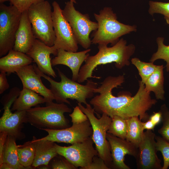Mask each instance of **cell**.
Segmentation results:
<instances>
[{
  "instance_id": "6da1fadb",
  "label": "cell",
  "mask_w": 169,
  "mask_h": 169,
  "mask_svg": "<svg viewBox=\"0 0 169 169\" xmlns=\"http://www.w3.org/2000/svg\"><path fill=\"white\" fill-rule=\"evenodd\" d=\"M124 75L109 76L102 82L101 85L94 90L99 94L90 101L97 114H105L112 118L119 116L125 119L137 116L141 121L148 120L150 116L147 112L157 102L152 99L150 93L146 91L145 84L139 81V88L133 96L128 92H120L117 96L112 94L113 89L120 86L124 81Z\"/></svg>"
},
{
  "instance_id": "7a4b0ae2",
  "label": "cell",
  "mask_w": 169,
  "mask_h": 169,
  "mask_svg": "<svg viewBox=\"0 0 169 169\" xmlns=\"http://www.w3.org/2000/svg\"><path fill=\"white\" fill-rule=\"evenodd\" d=\"M98 48V53L93 56L89 55L81 67L77 80L78 83H83L90 78L100 79L99 77L93 75L94 70L98 65L115 63L116 67L120 69L129 66L130 58L136 50L134 44L127 45L126 41L123 38L112 47L99 44Z\"/></svg>"
},
{
  "instance_id": "3957f363",
  "label": "cell",
  "mask_w": 169,
  "mask_h": 169,
  "mask_svg": "<svg viewBox=\"0 0 169 169\" xmlns=\"http://www.w3.org/2000/svg\"><path fill=\"white\" fill-rule=\"evenodd\" d=\"M36 72L50 83V89L55 96L56 101L59 103L70 104L68 99L76 100L78 103L86 105L87 99L92 97L97 83L88 80L85 85H82L69 78L60 70L57 68L61 80L58 82L42 72L35 64H33Z\"/></svg>"
},
{
  "instance_id": "277c9868",
  "label": "cell",
  "mask_w": 169,
  "mask_h": 169,
  "mask_svg": "<svg viewBox=\"0 0 169 169\" xmlns=\"http://www.w3.org/2000/svg\"><path fill=\"white\" fill-rule=\"evenodd\" d=\"M98 23V28L91 35L92 44L113 45L120 40L121 36L137 30L135 25L125 24L119 22L116 13L111 8L105 7L99 13L94 14Z\"/></svg>"
},
{
  "instance_id": "5b68a950",
  "label": "cell",
  "mask_w": 169,
  "mask_h": 169,
  "mask_svg": "<svg viewBox=\"0 0 169 169\" xmlns=\"http://www.w3.org/2000/svg\"><path fill=\"white\" fill-rule=\"evenodd\" d=\"M72 109L64 103H46L45 107H36L26 111L28 122L40 130L60 129L69 127L64 114Z\"/></svg>"
},
{
  "instance_id": "8992f818",
  "label": "cell",
  "mask_w": 169,
  "mask_h": 169,
  "mask_svg": "<svg viewBox=\"0 0 169 169\" xmlns=\"http://www.w3.org/2000/svg\"><path fill=\"white\" fill-rule=\"evenodd\" d=\"M78 106L87 116L92 128V138L98 151V156L104 161L110 168H112V159L109 143L106 134L112 121V118L105 114H102L99 119L95 115V112L90 104L86 107L78 103Z\"/></svg>"
},
{
  "instance_id": "52a82bcc",
  "label": "cell",
  "mask_w": 169,
  "mask_h": 169,
  "mask_svg": "<svg viewBox=\"0 0 169 169\" xmlns=\"http://www.w3.org/2000/svg\"><path fill=\"white\" fill-rule=\"evenodd\" d=\"M28 17L36 38L46 45L53 46L55 39L53 11L48 1L32 5L27 10Z\"/></svg>"
},
{
  "instance_id": "ba28073f",
  "label": "cell",
  "mask_w": 169,
  "mask_h": 169,
  "mask_svg": "<svg viewBox=\"0 0 169 169\" xmlns=\"http://www.w3.org/2000/svg\"><path fill=\"white\" fill-rule=\"evenodd\" d=\"M20 91L18 87H14L3 97L1 102L3 106L4 112L0 119V132L6 133L18 140L25 137L21 131L23 123L28 122L26 112L25 111H16L13 113L10 107Z\"/></svg>"
},
{
  "instance_id": "9c48e42d",
  "label": "cell",
  "mask_w": 169,
  "mask_h": 169,
  "mask_svg": "<svg viewBox=\"0 0 169 169\" xmlns=\"http://www.w3.org/2000/svg\"><path fill=\"white\" fill-rule=\"evenodd\" d=\"M74 3L70 1L66 2L62 13L70 24L78 44L87 49L92 44L90 35L97 29L98 23L91 21L88 14L76 10Z\"/></svg>"
},
{
  "instance_id": "30bf717a",
  "label": "cell",
  "mask_w": 169,
  "mask_h": 169,
  "mask_svg": "<svg viewBox=\"0 0 169 169\" xmlns=\"http://www.w3.org/2000/svg\"><path fill=\"white\" fill-rule=\"evenodd\" d=\"M22 13L12 5L0 4V57L13 49Z\"/></svg>"
},
{
  "instance_id": "8fae6325",
  "label": "cell",
  "mask_w": 169,
  "mask_h": 169,
  "mask_svg": "<svg viewBox=\"0 0 169 169\" xmlns=\"http://www.w3.org/2000/svg\"><path fill=\"white\" fill-rule=\"evenodd\" d=\"M52 18L55 39L53 46L58 50L62 49L68 51L76 52L78 43L72 28L62 13V10L58 3L54 1Z\"/></svg>"
},
{
  "instance_id": "7c38bea8",
  "label": "cell",
  "mask_w": 169,
  "mask_h": 169,
  "mask_svg": "<svg viewBox=\"0 0 169 169\" xmlns=\"http://www.w3.org/2000/svg\"><path fill=\"white\" fill-rule=\"evenodd\" d=\"M94 143L91 136L82 142L68 146H61L55 143L54 146L58 155L64 157L76 168L85 169L91 163L94 157L98 155Z\"/></svg>"
},
{
  "instance_id": "4fadbf2b",
  "label": "cell",
  "mask_w": 169,
  "mask_h": 169,
  "mask_svg": "<svg viewBox=\"0 0 169 169\" xmlns=\"http://www.w3.org/2000/svg\"><path fill=\"white\" fill-rule=\"evenodd\" d=\"M41 130L46 131L48 135L40 140L71 144L84 142L92 136L93 133L89 119L81 123H73L71 126L64 129Z\"/></svg>"
},
{
  "instance_id": "5bb4252c",
  "label": "cell",
  "mask_w": 169,
  "mask_h": 169,
  "mask_svg": "<svg viewBox=\"0 0 169 169\" xmlns=\"http://www.w3.org/2000/svg\"><path fill=\"white\" fill-rule=\"evenodd\" d=\"M156 135L151 130L144 132L135 158L137 169H162L161 161L157 155Z\"/></svg>"
},
{
  "instance_id": "9a60e30c",
  "label": "cell",
  "mask_w": 169,
  "mask_h": 169,
  "mask_svg": "<svg viewBox=\"0 0 169 169\" xmlns=\"http://www.w3.org/2000/svg\"><path fill=\"white\" fill-rule=\"evenodd\" d=\"M106 138L110 148L112 159V168L118 169H130L125 162V156L127 154L135 158L138 147L127 141L107 133Z\"/></svg>"
},
{
  "instance_id": "2e32d148",
  "label": "cell",
  "mask_w": 169,
  "mask_h": 169,
  "mask_svg": "<svg viewBox=\"0 0 169 169\" xmlns=\"http://www.w3.org/2000/svg\"><path fill=\"white\" fill-rule=\"evenodd\" d=\"M16 73L22 82L23 87L31 90L43 97L46 103L56 100L50 89L43 84L41 76L36 72L33 65L30 64L24 66Z\"/></svg>"
},
{
  "instance_id": "e0dca14e",
  "label": "cell",
  "mask_w": 169,
  "mask_h": 169,
  "mask_svg": "<svg viewBox=\"0 0 169 169\" xmlns=\"http://www.w3.org/2000/svg\"><path fill=\"white\" fill-rule=\"evenodd\" d=\"M58 50L53 46H48L36 38L32 48L26 54L33 59L42 72L55 78L57 76L52 67L50 55L56 56Z\"/></svg>"
},
{
  "instance_id": "ac0fdd59",
  "label": "cell",
  "mask_w": 169,
  "mask_h": 169,
  "mask_svg": "<svg viewBox=\"0 0 169 169\" xmlns=\"http://www.w3.org/2000/svg\"><path fill=\"white\" fill-rule=\"evenodd\" d=\"M90 51V49L78 52L59 49L57 55L51 59L52 66L62 64L68 66L72 72V79L76 81L81 65L90 55L89 53Z\"/></svg>"
},
{
  "instance_id": "d6986e66",
  "label": "cell",
  "mask_w": 169,
  "mask_h": 169,
  "mask_svg": "<svg viewBox=\"0 0 169 169\" xmlns=\"http://www.w3.org/2000/svg\"><path fill=\"white\" fill-rule=\"evenodd\" d=\"M36 39L27 10L25 11L22 13L13 49L27 54L32 48Z\"/></svg>"
},
{
  "instance_id": "ffe728a7",
  "label": "cell",
  "mask_w": 169,
  "mask_h": 169,
  "mask_svg": "<svg viewBox=\"0 0 169 169\" xmlns=\"http://www.w3.org/2000/svg\"><path fill=\"white\" fill-rule=\"evenodd\" d=\"M30 141L35 148L34 159L32 166L34 169L42 165H49L51 161L58 155L54 146V142L41 140L33 136Z\"/></svg>"
},
{
  "instance_id": "44dd1931",
  "label": "cell",
  "mask_w": 169,
  "mask_h": 169,
  "mask_svg": "<svg viewBox=\"0 0 169 169\" xmlns=\"http://www.w3.org/2000/svg\"><path fill=\"white\" fill-rule=\"evenodd\" d=\"M33 59L26 54L12 49L0 59V71L9 75L31 64Z\"/></svg>"
},
{
  "instance_id": "7402d4cb",
  "label": "cell",
  "mask_w": 169,
  "mask_h": 169,
  "mask_svg": "<svg viewBox=\"0 0 169 169\" xmlns=\"http://www.w3.org/2000/svg\"><path fill=\"white\" fill-rule=\"evenodd\" d=\"M45 98L29 89L23 87L13 104L12 110L27 111L32 107L46 103Z\"/></svg>"
},
{
  "instance_id": "603a6c76",
  "label": "cell",
  "mask_w": 169,
  "mask_h": 169,
  "mask_svg": "<svg viewBox=\"0 0 169 169\" xmlns=\"http://www.w3.org/2000/svg\"><path fill=\"white\" fill-rule=\"evenodd\" d=\"M163 65H158L155 72L149 77L145 83V88L147 91L153 92L157 100H164L165 91L164 88V77Z\"/></svg>"
},
{
  "instance_id": "cb8c5ba5",
  "label": "cell",
  "mask_w": 169,
  "mask_h": 169,
  "mask_svg": "<svg viewBox=\"0 0 169 169\" xmlns=\"http://www.w3.org/2000/svg\"><path fill=\"white\" fill-rule=\"evenodd\" d=\"M16 140L10 135H8L5 144L1 164L3 163H7L13 169H27L22 165L19 162L18 153V146L16 144Z\"/></svg>"
},
{
  "instance_id": "d4e9b609",
  "label": "cell",
  "mask_w": 169,
  "mask_h": 169,
  "mask_svg": "<svg viewBox=\"0 0 169 169\" xmlns=\"http://www.w3.org/2000/svg\"><path fill=\"white\" fill-rule=\"evenodd\" d=\"M126 120L127 131L125 139L138 147L144 132L142 122L137 116L132 117Z\"/></svg>"
},
{
  "instance_id": "484cf974",
  "label": "cell",
  "mask_w": 169,
  "mask_h": 169,
  "mask_svg": "<svg viewBox=\"0 0 169 169\" xmlns=\"http://www.w3.org/2000/svg\"><path fill=\"white\" fill-rule=\"evenodd\" d=\"M18 153L19 162L27 169H33L32 165L35 156V148L30 141L22 145H18Z\"/></svg>"
},
{
  "instance_id": "4316f807",
  "label": "cell",
  "mask_w": 169,
  "mask_h": 169,
  "mask_svg": "<svg viewBox=\"0 0 169 169\" xmlns=\"http://www.w3.org/2000/svg\"><path fill=\"white\" fill-rule=\"evenodd\" d=\"M131 63L137 68L141 77V80L144 84L148 79L155 72L158 65L153 62H146L141 61L137 58H134L131 60Z\"/></svg>"
},
{
  "instance_id": "83f0119b",
  "label": "cell",
  "mask_w": 169,
  "mask_h": 169,
  "mask_svg": "<svg viewBox=\"0 0 169 169\" xmlns=\"http://www.w3.org/2000/svg\"><path fill=\"white\" fill-rule=\"evenodd\" d=\"M111 118L112 121L107 133L125 139L127 131L126 120L118 116H115Z\"/></svg>"
},
{
  "instance_id": "f1b7e54d",
  "label": "cell",
  "mask_w": 169,
  "mask_h": 169,
  "mask_svg": "<svg viewBox=\"0 0 169 169\" xmlns=\"http://www.w3.org/2000/svg\"><path fill=\"white\" fill-rule=\"evenodd\" d=\"M164 38L161 37H158L156 39L157 45V51L152 55L150 61L154 63L155 61L161 59L166 62V69L169 72V45H166L164 43Z\"/></svg>"
},
{
  "instance_id": "f546056e",
  "label": "cell",
  "mask_w": 169,
  "mask_h": 169,
  "mask_svg": "<svg viewBox=\"0 0 169 169\" xmlns=\"http://www.w3.org/2000/svg\"><path fill=\"white\" fill-rule=\"evenodd\" d=\"M148 13L153 16L154 14L162 15L169 27V2L150 1Z\"/></svg>"
},
{
  "instance_id": "4dcf8cb0",
  "label": "cell",
  "mask_w": 169,
  "mask_h": 169,
  "mask_svg": "<svg viewBox=\"0 0 169 169\" xmlns=\"http://www.w3.org/2000/svg\"><path fill=\"white\" fill-rule=\"evenodd\" d=\"M160 111L161 113L162 125L158 132L163 139L169 142V110L164 104L161 106Z\"/></svg>"
},
{
  "instance_id": "1f68e13d",
  "label": "cell",
  "mask_w": 169,
  "mask_h": 169,
  "mask_svg": "<svg viewBox=\"0 0 169 169\" xmlns=\"http://www.w3.org/2000/svg\"><path fill=\"white\" fill-rule=\"evenodd\" d=\"M155 139L157 150L161 152L163 156L162 169H167L169 166V142L159 136L156 135Z\"/></svg>"
},
{
  "instance_id": "d6a6232c",
  "label": "cell",
  "mask_w": 169,
  "mask_h": 169,
  "mask_svg": "<svg viewBox=\"0 0 169 169\" xmlns=\"http://www.w3.org/2000/svg\"><path fill=\"white\" fill-rule=\"evenodd\" d=\"M58 155L54 158L49 165L52 169H75L77 168L64 157Z\"/></svg>"
},
{
  "instance_id": "836d02e7",
  "label": "cell",
  "mask_w": 169,
  "mask_h": 169,
  "mask_svg": "<svg viewBox=\"0 0 169 169\" xmlns=\"http://www.w3.org/2000/svg\"><path fill=\"white\" fill-rule=\"evenodd\" d=\"M46 0H9L10 5L16 7L20 11L27 10L33 5Z\"/></svg>"
},
{
  "instance_id": "e575fe53",
  "label": "cell",
  "mask_w": 169,
  "mask_h": 169,
  "mask_svg": "<svg viewBox=\"0 0 169 169\" xmlns=\"http://www.w3.org/2000/svg\"><path fill=\"white\" fill-rule=\"evenodd\" d=\"M73 123H81L88 120L87 116L81 110L79 107L74 108L72 112L69 114Z\"/></svg>"
},
{
  "instance_id": "d590c367",
  "label": "cell",
  "mask_w": 169,
  "mask_h": 169,
  "mask_svg": "<svg viewBox=\"0 0 169 169\" xmlns=\"http://www.w3.org/2000/svg\"><path fill=\"white\" fill-rule=\"evenodd\" d=\"M104 160L98 155L95 156L90 164L85 169H109Z\"/></svg>"
},
{
  "instance_id": "8d00e7d4",
  "label": "cell",
  "mask_w": 169,
  "mask_h": 169,
  "mask_svg": "<svg viewBox=\"0 0 169 169\" xmlns=\"http://www.w3.org/2000/svg\"><path fill=\"white\" fill-rule=\"evenodd\" d=\"M6 73L1 72L0 74V94H3L9 87V85L6 77Z\"/></svg>"
},
{
  "instance_id": "74e56055",
  "label": "cell",
  "mask_w": 169,
  "mask_h": 169,
  "mask_svg": "<svg viewBox=\"0 0 169 169\" xmlns=\"http://www.w3.org/2000/svg\"><path fill=\"white\" fill-rule=\"evenodd\" d=\"M8 135L6 133L0 132V165L2 163L3 151Z\"/></svg>"
},
{
  "instance_id": "f35d334b",
  "label": "cell",
  "mask_w": 169,
  "mask_h": 169,
  "mask_svg": "<svg viewBox=\"0 0 169 169\" xmlns=\"http://www.w3.org/2000/svg\"><path fill=\"white\" fill-rule=\"evenodd\" d=\"M152 122L156 125L159 124L161 121L162 115L159 110L157 112H154L153 114L150 116L149 119Z\"/></svg>"
},
{
  "instance_id": "ab89813d",
  "label": "cell",
  "mask_w": 169,
  "mask_h": 169,
  "mask_svg": "<svg viewBox=\"0 0 169 169\" xmlns=\"http://www.w3.org/2000/svg\"><path fill=\"white\" fill-rule=\"evenodd\" d=\"M142 124L144 130L153 131L156 126L155 124L149 119L145 122H142Z\"/></svg>"
},
{
  "instance_id": "60d3db41",
  "label": "cell",
  "mask_w": 169,
  "mask_h": 169,
  "mask_svg": "<svg viewBox=\"0 0 169 169\" xmlns=\"http://www.w3.org/2000/svg\"><path fill=\"white\" fill-rule=\"evenodd\" d=\"M0 169H13L12 167L8 164L3 163L2 164L0 165Z\"/></svg>"
},
{
  "instance_id": "b9f144b4",
  "label": "cell",
  "mask_w": 169,
  "mask_h": 169,
  "mask_svg": "<svg viewBox=\"0 0 169 169\" xmlns=\"http://www.w3.org/2000/svg\"><path fill=\"white\" fill-rule=\"evenodd\" d=\"M37 168L38 169H50L49 165H42L38 166Z\"/></svg>"
},
{
  "instance_id": "7bdbcfd3",
  "label": "cell",
  "mask_w": 169,
  "mask_h": 169,
  "mask_svg": "<svg viewBox=\"0 0 169 169\" xmlns=\"http://www.w3.org/2000/svg\"><path fill=\"white\" fill-rule=\"evenodd\" d=\"M9 1V0H0V4L3 3H4Z\"/></svg>"
},
{
  "instance_id": "ee69618b",
  "label": "cell",
  "mask_w": 169,
  "mask_h": 169,
  "mask_svg": "<svg viewBox=\"0 0 169 169\" xmlns=\"http://www.w3.org/2000/svg\"><path fill=\"white\" fill-rule=\"evenodd\" d=\"M69 1L73 2L74 3H76V2L75 0H69Z\"/></svg>"
}]
</instances>
